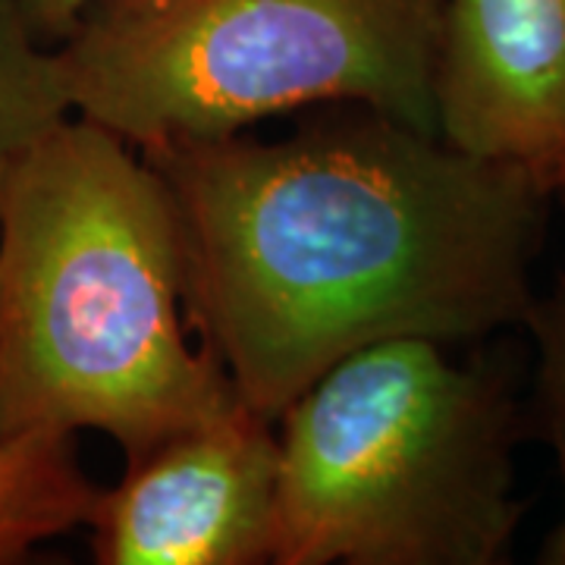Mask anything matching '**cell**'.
Instances as JSON below:
<instances>
[{
  "instance_id": "8992f818",
  "label": "cell",
  "mask_w": 565,
  "mask_h": 565,
  "mask_svg": "<svg viewBox=\"0 0 565 565\" xmlns=\"http://www.w3.org/2000/svg\"><path fill=\"white\" fill-rule=\"evenodd\" d=\"M437 132L553 195L565 177V0H440Z\"/></svg>"
},
{
  "instance_id": "5b68a950",
  "label": "cell",
  "mask_w": 565,
  "mask_h": 565,
  "mask_svg": "<svg viewBox=\"0 0 565 565\" xmlns=\"http://www.w3.org/2000/svg\"><path fill=\"white\" fill-rule=\"evenodd\" d=\"M280 434L239 399L126 465L92 522L102 565H267Z\"/></svg>"
},
{
  "instance_id": "9c48e42d",
  "label": "cell",
  "mask_w": 565,
  "mask_h": 565,
  "mask_svg": "<svg viewBox=\"0 0 565 565\" xmlns=\"http://www.w3.org/2000/svg\"><path fill=\"white\" fill-rule=\"evenodd\" d=\"M525 330L534 337V415L550 444H565V270L531 308Z\"/></svg>"
},
{
  "instance_id": "3957f363",
  "label": "cell",
  "mask_w": 565,
  "mask_h": 565,
  "mask_svg": "<svg viewBox=\"0 0 565 565\" xmlns=\"http://www.w3.org/2000/svg\"><path fill=\"white\" fill-rule=\"evenodd\" d=\"M280 424L270 565L509 559L522 418L500 367L386 340L333 364Z\"/></svg>"
},
{
  "instance_id": "8fae6325",
  "label": "cell",
  "mask_w": 565,
  "mask_h": 565,
  "mask_svg": "<svg viewBox=\"0 0 565 565\" xmlns=\"http://www.w3.org/2000/svg\"><path fill=\"white\" fill-rule=\"evenodd\" d=\"M556 459H559V475H563V515L553 527V534L546 537V544L541 546V563L544 565H565V444H553Z\"/></svg>"
},
{
  "instance_id": "ba28073f",
  "label": "cell",
  "mask_w": 565,
  "mask_h": 565,
  "mask_svg": "<svg viewBox=\"0 0 565 565\" xmlns=\"http://www.w3.org/2000/svg\"><path fill=\"white\" fill-rule=\"evenodd\" d=\"M73 117L51 44L35 35L22 0H0V185L10 167Z\"/></svg>"
},
{
  "instance_id": "277c9868",
  "label": "cell",
  "mask_w": 565,
  "mask_h": 565,
  "mask_svg": "<svg viewBox=\"0 0 565 565\" xmlns=\"http://www.w3.org/2000/svg\"><path fill=\"white\" fill-rule=\"evenodd\" d=\"M440 0H98L54 44L76 117L136 151L321 104L437 132Z\"/></svg>"
},
{
  "instance_id": "7a4b0ae2",
  "label": "cell",
  "mask_w": 565,
  "mask_h": 565,
  "mask_svg": "<svg viewBox=\"0 0 565 565\" xmlns=\"http://www.w3.org/2000/svg\"><path fill=\"white\" fill-rule=\"evenodd\" d=\"M177 207L132 145L66 117L0 185V437L98 430L126 465L239 403L189 340Z\"/></svg>"
},
{
  "instance_id": "52a82bcc",
  "label": "cell",
  "mask_w": 565,
  "mask_h": 565,
  "mask_svg": "<svg viewBox=\"0 0 565 565\" xmlns=\"http://www.w3.org/2000/svg\"><path fill=\"white\" fill-rule=\"evenodd\" d=\"M104 490L88 481L73 434L0 437V565L92 527Z\"/></svg>"
},
{
  "instance_id": "7c38bea8",
  "label": "cell",
  "mask_w": 565,
  "mask_h": 565,
  "mask_svg": "<svg viewBox=\"0 0 565 565\" xmlns=\"http://www.w3.org/2000/svg\"><path fill=\"white\" fill-rule=\"evenodd\" d=\"M553 202L559 204V207L565 211V177L559 180V185H556V192H553Z\"/></svg>"
},
{
  "instance_id": "6da1fadb",
  "label": "cell",
  "mask_w": 565,
  "mask_h": 565,
  "mask_svg": "<svg viewBox=\"0 0 565 565\" xmlns=\"http://www.w3.org/2000/svg\"><path fill=\"white\" fill-rule=\"evenodd\" d=\"M139 154L177 207L185 318L267 422L367 345L484 340L537 302L553 195L374 107Z\"/></svg>"
},
{
  "instance_id": "30bf717a",
  "label": "cell",
  "mask_w": 565,
  "mask_h": 565,
  "mask_svg": "<svg viewBox=\"0 0 565 565\" xmlns=\"http://www.w3.org/2000/svg\"><path fill=\"white\" fill-rule=\"evenodd\" d=\"M92 3H98V0H22L35 35L51 47L61 44L73 32V25L79 22V17Z\"/></svg>"
}]
</instances>
